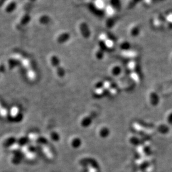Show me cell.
I'll list each match as a JSON object with an SVG mask.
<instances>
[{
    "label": "cell",
    "instance_id": "1",
    "mask_svg": "<svg viewBox=\"0 0 172 172\" xmlns=\"http://www.w3.org/2000/svg\"><path fill=\"white\" fill-rule=\"evenodd\" d=\"M18 8V4L15 1H11L6 5L5 8V11L8 14L14 12Z\"/></svg>",
    "mask_w": 172,
    "mask_h": 172
},
{
    "label": "cell",
    "instance_id": "2",
    "mask_svg": "<svg viewBox=\"0 0 172 172\" xmlns=\"http://www.w3.org/2000/svg\"><path fill=\"white\" fill-rule=\"evenodd\" d=\"M31 17L29 14H25L23 15L20 19V24L22 26L27 25L31 21Z\"/></svg>",
    "mask_w": 172,
    "mask_h": 172
},
{
    "label": "cell",
    "instance_id": "3",
    "mask_svg": "<svg viewBox=\"0 0 172 172\" xmlns=\"http://www.w3.org/2000/svg\"><path fill=\"white\" fill-rule=\"evenodd\" d=\"M39 21L42 25H48L50 21V18L48 15H42L39 19Z\"/></svg>",
    "mask_w": 172,
    "mask_h": 172
},
{
    "label": "cell",
    "instance_id": "4",
    "mask_svg": "<svg viewBox=\"0 0 172 172\" xmlns=\"http://www.w3.org/2000/svg\"><path fill=\"white\" fill-rule=\"evenodd\" d=\"M68 37V35L67 33H63L58 37L57 41L59 43H64V41H66L67 40Z\"/></svg>",
    "mask_w": 172,
    "mask_h": 172
},
{
    "label": "cell",
    "instance_id": "5",
    "mask_svg": "<svg viewBox=\"0 0 172 172\" xmlns=\"http://www.w3.org/2000/svg\"><path fill=\"white\" fill-rule=\"evenodd\" d=\"M8 0H0V8H2Z\"/></svg>",
    "mask_w": 172,
    "mask_h": 172
},
{
    "label": "cell",
    "instance_id": "6",
    "mask_svg": "<svg viewBox=\"0 0 172 172\" xmlns=\"http://www.w3.org/2000/svg\"><path fill=\"white\" fill-rule=\"evenodd\" d=\"M29 1H30V2H35V1H37V0H29Z\"/></svg>",
    "mask_w": 172,
    "mask_h": 172
}]
</instances>
